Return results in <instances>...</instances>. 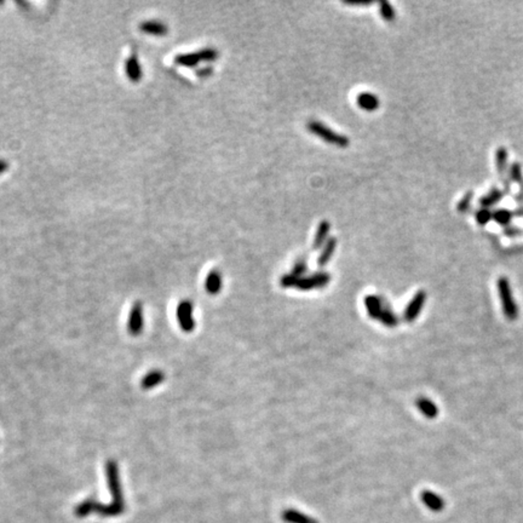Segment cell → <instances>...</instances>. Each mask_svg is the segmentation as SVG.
<instances>
[{
    "label": "cell",
    "instance_id": "cell-1",
    "mask_svg": "<svg viewBox=\"0 0 523 523\" xmlns=\"http://www.w3.org/2000/svg\"><path fill=\"white\" fill-rule=\"evenodd\" d=\"M107 476L108 483H109V489L111 494H113L114 500L109 506H102L98 504L97 511L102 512V515L104 516L120 515L124 511V502L123 497H121L119 476H118V467L114 461H109L107 464Z\"/></svg>",
    "mask_w": 523,
    "mask_h": 523
},
{
    "label": "cell",
    "instance_id": "cell-2",
    "mask_svg": "<svg viewBox=\"0 0 523 523\" xmlns=\"http://www.w3.org/2000/svg\"><path fill=\"white\" fill-rule=\"evenodd\" d=\"M307 127L311 133H314L315 136H317L322 141L330 143V144L339 147V148H346L350 144V139L346 136L336 132V131L330 129V127L320 123V121H309Z\"/></svg>",
    "mask_w": 523,
    "mask_h": 523
},
{
    "label": "cell",
    "instance_id": "cell-3",
    "mask_svg": "<svg viewBox=\"0 0 523 523\" xmlns=\"http://www.w3.org/2000/svg\"><path fill=\"white\" fill-rule=\"evenodd\" d=\"M498 292H499L500 303H502L503 312H504V315H505V317L510 321L516 320L518 316V307H517V304H516L515 298H513L511 286H510L508 277H505V276L499 277Z\"/></svg>",
    "mask_w": 523,
    "mask_h": 523
},
{
    "label": "cell",
    "instance_id": "cell-4",
    "mask_svg": "<svg viewBox=\"0 0 523 523\" xmlns=\"http://www.w3.org/2000/svg\"><path fill=\"white\" fill-rule=\"evenodd\" d=\"M331 281V275L326 272H318L310 276L301 277L297 282V288L301 291H310L314 288H322Z\"/></svg>",
    "mask_w": 523,
    "mask_h": 523
},
{
    "label": "cell",
    "instance_id": "cell-5",
    "mask_svg": "<svg viewBox=\"0 0 523 523\" xmlns=\"http://www.w3.org/2000/svg\"><path fill=\"white\" fill-rule=\"evenodd\" d=\"M177 316L182 330H183L184 332L189 333L195 328V321H194L193 318V304H191L189 301L182 302L181 304L178 305Z\"/></svg>",
    "mask_w": 523,
    "mask_h": 523
},
{
    "label": "cell",
    "instance_id": "cell-6",
    "mask_svg": "<svg viewBox=\"0 0 523 523\" xmlns=\"http://www.w3.org/2000/svg\"><path fill=\"white\" fill-rule=\"evenodd\" d=\"M426 297H428V296H426V293L424 292L423 289H420L419 292H417L416 295H414L412 301L408 303L406 310L403 312L404 320L407 322H413L418 316H419L424 304H425Z\"/></svg>",
    "mask_w": 523,
    "mask_h": 523
},
{
    "label": "cell",
    "instance_id": "cell-7",
    "mask_svg": "<svg viewBox=\"0 0 523 523\" xmlns=\"http://www.w3.org/2000/svg\"><path fill=\"white\" fill-rule=\"evenodd\" d=\"M143 330V316H142V305L141 303H136L133 305L132 311L130 314L129 331L132 336H138Z\"/></svg>",
    "mask_w": 523,
    "mask_h": 523
},
{
    "label": "cell",
    "instance_id": "cell-8",
    "mask_svg": "<svg viewBox=\"0 0 523 523\" xmlns=\"http://www.w3.org/2000/svg\"><path fill=\"white\" fill-rule=\"evenodd\" d=\"M420 499H422L424 505L431 511L439 512L445 508V500L442 499V497L431 492V490H423L420 494Z\"/></svg>",
    "mask_w": 523,
    "mask_h": 523
},
{
    "label": "cell",
    "instance_id": "cell-9",
    "mask_svg": "<svg viewBox=\"0 0 523 523\" xmlns=\"http://www.w3.org/2000/svg\"><path fill=\"white\" fill-rule=\"evenodd\" d=\"M356 103L362 110L366 111H374L381 106L379 98L374 94H371V92H361L360 95H357Z\"/></svg>",
    "mask_w": 523,
    "mask_h": 523
},
{
    "label": "cell",
    "instance_id": "cell-10",
    "mask_svg": "<svg viewBox=\"0 0 523 523\" xmlns=\"http://www.w3.org/2000/svg\"><path fill=\"white\" fill-rule=\"evenodd\" d=\"M125 71L129 79L132 82H138L142 79V68L139 65L137 53L133 52L125 63Z\"/></svg>",
    "mask_w": 523,
    "mask_h": 523
},
{
    "label": "cell",
    "instance_id": "cell-11",
    "mask_svg": "<svg viewBox=\"0 0 523 523\" xmlns=\"http://www.w3.org/2000/svg\"><path fill=\"white\" fill-rule=\"evenodd\" d=\"M365 307L367 309L369 316L372 318H375V320H379L385 305L383 299L381 297H378V296H367V297L365 298Z\"/></svg>",
    "mask_w": 523,
    "mask_h": 523
},
{
    "label": "cell",
    "instance_id": "cell-12",
    "mask_svg": "<svg viewBox=\"0 0 523 523\" xmlns=\"http://www.w3.org/2000/svg\"><path fill=\"white\" fill-rule=\"evenodd\" d=\"M139 30L142 33L149 34V36L162 37L167 34V25L160 21H146L139 24Z\"/></svg>",
    "mask_w": 523,
    "mask_h": 523
},
{
    "label": "cell",
    "instance_id": "cell-13",
    "mask_svg": "<svg viewBox=\"0 0 523 523\" xmlns=\"http://www.w3.org/2000/svg\"><path fill=\"white\" fill-rule=\"evenodd\" d=\"M417 408L422 412V414L428 419H435L439 416V407L432 402L431 400L426 397H419L416 401Z\"/></svg>",
    "mask_w": 523,
    "mask_h": 523
},
{
    "label": "cell",
    "instance_id": "cell-14",
    "mask_svg": "<svg viewBox=\"0 0 523 523\" xmlns=\"http://www.w3.org/2000/svg\"><path fill=\"white\" fill-rule=\"evenodd\" d=\"M282 519L287 523H318L315 518L295 509L285 510L282 512Z\"/></svg>",
    "mask_w": 523,
    "mask_h": 523
},
{
    "label": "cell",
    "instance_id": "cell-15",
    "mask_svg": "<svg viewBox=\"0 0 523 523\" xmlns=\"http://www.w3.org/2000/svg\"><path fill=\"white\" fill-rule=\"evenodd\" d=\"M337 247V239L336 238H330L327 240L326 244L322 246V251L320 256L317 258V266L318 267H325L328 262L331 260V258L333 257L334 251H336Z\"/></svg>",
    "mask_w": 523,
    "mask_h": 523
},
{
    "label": "cell",
    "instance_id": "cell-16",
    "mask_svg": "<svg viewBox=\"0 0 523 523\" xmlns=\"http://www.w3.org/2000/svg\"><path fill=\"white\" fill-rule=\"evenodd\" d=\"M205 287L210 295H217L222 288V275L218 270H211L206 277Z\"/></svg>",
    "mask_w": 523,
    "mask_h": 523
},
{
    "label": "cell",
    "instance_id": "cell-17",
    "mask_svg": "<svg viewBox=\"0 0 523 523\" xmlns=\"http://www.w3.org/2000/svg\"><path fill=\"white\" fill-rule=\"evenodd\" d=\"M496 162H497V170H498V172H499V176L503 181H505L506 187H508L509 184L505 180L506 171H508V151H506L504 147H500V148L497 149Z\"/></svg>",
    "mask_w": 523,
    "mask_h": 523
},
{
    "label": "cell",
    "instance_id": "cell-18",
    "mask_svg": "<svg viewBox=\"0 0 523 523\" xmlns=\"http://www.w3.org/2000/svg\"><path fill=\"white\" fill-rule=\"evenodd\" d=\"M330 230H331V223L327 222V221H322L320 224H318L317 226V230H316V234H315V238H314V248H320L324 246L325 244H326L327 240H328V235H330Z\"/></svg>",
    "mask_w": 523,
    "mask_h": 523
},
{
    "label": "cell",
    "instance_id": "cell-19",
    "mask_svg": "<svg viewBox=\"0 0 523 523\" xmlns=\"http://www.w3.org/2000/svg\"><path fill=\"white\" fill-rule=\"evenodd\" d=\"M175 62H176L178 66L196 67L200 62H202V59L201 55H200V51H197V52H189L178 55L175 57Z\"/></svg>",
    "mask_w": 523,
    "mask_h": 523
},
{
    "label": "cell",
    "instance_id": "cell-20",
    "mask_svg": "<svg viewBox=\"0 0 523 523\" xmlns=\"http://www.w3.org/2000/svg\"><path fill=\"white\" fill-rule=\"evenodd\" d=\"M503 195L504 194L502 190H499L498 188H493V189L490 190L487 195L481 197L480 202H481V205L483 206V209H488V207H492L493 205H496L497 202H499L500 200H502Z\"/></svg>",
    "mask_w": 523,
    "mask_h": 523
},
{
    "label": "cell",
    "instance_id": "cell-21",
    "mask_svg": "<svg viewBox=\"0 0 523 523\" xmlns=\"http://www.w3.org/2000/svg\"><path fill=\"white\" fill-rule=\"evenodd\" d=\"M164 373L160 371H153L146 375L144 378L142 379V388L143 389H152L156 387L158 384L164 381Z\"/></svg>",
    "mask_w": 523,
    "mask_h": 523
},
{
    "label": "cell",
    "instance_id": "cell-22",
    "mask_svg": "<svg viewBox=\"0 0 523 523\" xmlns=\"http://www.w3.org/2000/svg\"><path fill=\"white\" fill-rule=\"evenodd\" d=\"M379 321L388 327H394L398 324L397 316L394 314V311H392L390 308L387 307V305H385L384 310H383L381 317H379Z\"/></svg>",
    "mask_w": 523,
    "mask_h": 523
},
{
    "label": "cell",
    "instance_id": "cell-23",
    "mask_svg": "<svg viewBox=\"0 0 523 523\" xmlns=\"http://www.w3.org/2000/svg\"><path fill=\"white\" fill-rule=\"evenodd\" d=\"M97 503L92 502V500H86V502L81 503L79 506H76L75 515L78 516V517H84V516H88L89 513L94 511V510L97 511Z\"/></svg>",
    "mask_w": 523,
    "mask_h": 523
},
{
    "label": "cell",
    "instance_id": "cell-24",
    "mask_svg": "<svg viewBox=\"0 0 523 523\" xmlns=\"http://www.w3.org/2000/svg\"><path fill=\"white\" fill-rule=\"evenodd\" d=\"M379 11H381L382 17L387 22H392L395 20V17H396L394 8H392V5L388 2L379 3Z\"/></svg>",
    "mask_w": 523,
    "mask_h": 523
},
{
    "label": "cell",
    "instance_id": "cell-25",
    "mask_svg": "<svg viewBox=\"0 0 523 523\" xmlns=\"http://www.w3.org/2000/svg\"><path fill=\"white\" fill-rule=\"evenodd\" d=\"M512 215L511 212L508 211V210H498L493 213V219L497 223H499L500 225H506L509 224V222L511 221Z\"/></svg>",
    "mask_w": 523,
    "mask_h": 523
},
{
    "label": "cell",
    "instance_id": "cell-26",
    "mask_svg": "<svg viewBox=\"0 0 523 523\" xmlns=\"http://www.w3.org/2000/svg\"><path fill=\"white\" fill-rule=\"evenodd\" d=\"M200 55H201L202 62H213L218 59V51L212 47H206V49L200 50Z\"/></svg>",
    "mask_w": 523,
    "mask_h": 523
},
{
    "label": "cell",
    "instance_id": "cell-27",
    "mask_svg": "<svg viewBox=\"0 0 523 523\" xmlns=\"http://www.w3.org/2000/svg\"><path fill=\"white\" fill-rule=\"evenodd\" d=\"M510 178L513 182H516V183H521L522 182V168H521V165L518 164V162H513V164L511 165V167H510Z\"/></svg>",
    "mask_w": 523,
    "mask_h": 523
},
{
    "label": "cell",
    "instance_id": "cell-28",
    "mask_svg": "<svg viewBox=\"0 0 523 523\" xmlns=\"http://www.w3.org/2000/svg\"><path fill=\"white\" fill-rule=\"evenodd\" d=\"M492 218H493L492 212H490L488 209H482V210H480V211H477V213H476V221L480 225H486Z\"/></svg>",
    "mask_w": 523,
    "mask_h": 523
},
{
    "label": "cell",
    "instance_id": "cell-29",
    "mask_svg": "<svg viewBox=\"0 0 523 523\" xmlns=\"http://www.w3.org/2000/svg\"><path fill=\"white\" fill-rule=\"evenodd\" d=\"M471 200H473V193H471V191H469V193H467L463 197H461L460 201H459L458 206H457L458 212H460V213L467 212L468 210L470 209Z\"/></svg>",
    "mask_w": 523,
    "mask_h": 523
},
{
    "label": "cell",
    "instance_id": "cell-30",
    "mask_svg": "<svg viewBox=\"0 0 523 523\" xmlns=\"http://www.w3.org/2000/svg\"><path fill=\"white\" fill-rule=\"evenodd\" d=\"M305 272H307V263H305V260L302 259V260H298L297 263L295 264L291 274H293V275L301 279V277H303V275L305 274Z\"/></svg>",
    "mask_w": 523,
    "mask_h": 523
},
{
    "label": "cell",
    "instance_id": "cell-31",
    "mask_svg": "<svg viewBox=\"0 0 523 523\" xmlns=\"http://www.w3.org/2000/svg\"><path fill=\"white\" fill-rule=\"evenodd\" d=\"M344 4L350 5V6H368L372 5V2H344Z\"/></svg>",
    "mask_w": 523,
    "mask_h": 523
},
{
    "label": "cell",
    "instance_id": "cell-32",
    "mask_svg": "<svg viewBox=\"0 0 523 523\" xmlns=\"http://www.w3.org/2000/svg\"><path fill=\"white\" fill-rule=\"evenodd\" d=\"M8 168H9L8 161L0 160V175H3V173H4V172L8 171Z\"/></svg>",
    "mask_w": 523,
    "mask_h": 523
}]
</instances>
